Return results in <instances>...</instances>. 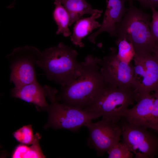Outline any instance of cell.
<instances>
[{
    "instance_id": "12",
    "label": "cell",
    "mask_w": 158,
    "mask_h": 158,
    "mask_svg": "<svg viewBox=\"0 0 158 158\" xmlns=\"http://www.w3.org/2000/svg\"><path fill=\"white\" fill-rule=\"evenodd\" d=\"M139 95L136 104L130 109H127L122 117L131 124L148 128V122L154 98V91Z\"/></svg>"
},
{
    "instance_id": "17",
    "label": "cell",
    "mask_w": 158,
    "mask_h": 158,
    "mask_svg": "<svg viewBox=\"0 0 158 158\" xmlns=\"http://www.w3.org/2000/svg\"><path fill=\"white\" fill-rule=\"evenodd\" d=\"M61 4L59 0H55L53 17L58 26L56 34H62L64 36L68 37L72 35L68 28L69 17L66 10Z\"/></svg>"
},
{
    "instance_id": "7",
    "label": "cell",
    "mask_w": 158,
    "mask_h": 158,
    "mask_svg": "<svg viewBox=\"0 0 158 158\" xmlns=\"http://www.w3.org/2000/svg\"><path fill=\"white\" fill-rule=\"evenodd\" d=\"M122 141L135 158H152L158 153V136L144 127L131 124L126 121L120 125Z\"/></svg>"
},
{
    "instance_id": "9",
    "label": "cell",
    "mask_w": 158,
    "mask_h": 158,
    "mask_svg": "<svg viewBox=\"0 0 158 158\" xmlns=\"http://www.w3.org/2000/svg\"><path fill=\"white\" fill-rule=\"evenodd\" d=\"M84 126L89 132L87 145L95 149L98 156L107 152L121 140L122 130L120 126L109 119L102 118L96 122L90 121Z\"/></svg>"
},
{
    "instance_id": "24",
    "label": "cell",
    "mask_w": 158,
    "mask_h": 158,
    "mask_svg": "<svg viewBox=\"0 0 158 158\" xmlns=\"http://www.w3.org/2000/svg\"><path fill=\"white\" fill-rule=\"evenodd\" d=\"M158 62V42H156L152 53Z\"/></svg>"
},
{
    "instance_id": "4",
    "label": "cell",
    "mask_w": 158,
    "mask_h": 158,
    "mask_svg": "<svg viewBox=\"0 0 158 158\" xmlns=\"http://www.w3.org/2000/svg\"><path fill=\"white\" fill-rule=\"evenodd\" d=\"M129 0V7L121 21L116 26L117 37L131 42L135 52L152 53L156 42L150 31V15L134 6Z\"/></svg>"
},
{
    "instance_id": "11",
    "label": "cell",
    "mask_w": 158,
    "mask_h": 158,
    "mask_svg": "<svg viewBox=\"0 0 158 158\" xmlns=\"http://www.w3.org/2000/svg\"><path fill=\"white\" fill-rule=\"evenodd\" d=\"M107 7L103 20L99 28L88 37L92 43L95 44L96 37L101 33L107 32L111 36L117 37L116 26L122 20L128 9L124 6L126 0H106Z\"/></svg>"
},
{
    "instance_id": "13",
    "label": "cell",
    "mask_w": 158,
    "mask_h": 158,
    "mask_svg": "<svg viewBox=\"0 0 158 158\" xmlns=\"http://www.w3.org/2000/svg\"><path fill=\"white\" fill-rule=\"evenodd\" d=\"M13 97L36 105L39 109L45 110L49 106L46 99V92L37 80L18 87L11 91Z\"/></svg>"
},
{
    "instance_id": "2",
    "label": "cell",
    "mask_w": 158,
    "mask_h": 158,
    "mask_svg": "<svg viewBox=\"0 0 158 158\" xmlns=\"http://www.w3.org/2000/svg\"><path fill=\"white\" fill-rule=\"evenodd\" d=\"M78 55L75 50L61 42L42 51L36 65L43 70L48 80L65 86L81 74L82 64L77 60Z\"/></svg>"
},
{
    "instance_id": "20",
    "label": "cell",
    "mask_w": 158,
    "mask_h": 158,
    "mask_svg": "<svg viewBox=\"0 0 158 158\" xmlns=\"http://www.w3.org/2000/svg\"><path fill=\"white\" fill-rule=\"evenodd\" d=\"M107 152L109 158H132L133 156V153L123 142L115 144Z\"/></svg>"
},
{
    "instance_id": "22",
    "label": "cell",
    "mask_w": 158,
    "mask_h": 158,
    "mask_svg": "<svg viewBox=\"0 0 158 158\" xmlns=\"http://www.w3.org/2000/svg\"><path fill=\"white\" fill-rule=\"evenodd\" d=\"M152 13V20L149 27L151 35L155 42H158V11L154 8H151Z\"/></svg>"
},
{
    "instance_id": "10",
    "label": "cell",
    "mask_w": 158,
    "mask_h": 158,
    "mask_svg": "<svg viewBox=\"0 0 158 158\" xmlns=\"http://www.w3.org/2000/svg\"><path fill=\"white\" fill-rule=\"evenodd\" d=\"M133 85L139 95L158 89V62L152 54L135 52Z\"/></svg>"
},
{
    "instance_id": "8",
    "label": "cell",
    "mask_w": 158,
    "mask_h": 158,
    "mask_svg": "<svg viewBox=\"0 0 158 158\" xmlns=\"http://www.w3.org/2000/svg\"><path fill=\"white\" fill-rule=\"evenodd\" d=\"M99 64L106 85L135 88L133 85L134 66L118 57L116 48H111L109 54L101 59Z\"/></svg>"
},
{
    "instance_id": "5",
    "label": "cell",
    "mask_w": 158,
    "mask_h": 158,
    "mask_svg": "<svg viewBox=\"0 0 158 158\" xmlns=\"http://www.w3.org/2000/svg\"><path fill=\"white\" fill-rule=\"evenodd\" d=\"M44 87L46 97L51 102L45 110L48 114V121L44 126L45 128L51 127L77 132L89 121L100 116L97 113L59 103L56 97L58 91L47 85Z\"/></svg>"
},
{
    "instance_id": "16",
    "label": "cell",
    "mask_w": 158,
    "mask_h": 158,
    "mask_svg": "<svg viewBox=\"0 0 158 158\" xmlns=\"http://www.w3.org/2000/svg\"><path fill=\"white\" fill-rule=\"evenodd\" d=\"M35 139L31 145L20 144L15 148L11 154L13 158H44L45 156L43 153L39 145L41 136L39 133L34 135Z\"/></svg>"
},
{
    "instance_id": "1",
    "label": "cell",
    "mask_w": 158,
    "mask_h": 158,
    "mask_svg": "<svg viewBox=\"0 0 158 158\" xmlns=\"http://www.w3.org/2000/svg\"><path fill=\"white\" fill-rule=\"evenodd\" d=\"M100 60L92 55L86 56L81 62L80 75L70 84L61 86L56 96L58 100L81 109H85L106 85L100 71Z\"/></svg>"
},
{
    "instance_id": "23",
    "label": "cell",
    "mask_w": 158,
    "mask_h": 158,
    "mask_svg": "<svg viewBox=\"0 0 158 158\" xmlns=\"http://www.w3.org/2000/svg\"><path fill=\"white\" fill-rule=\"evenodd\" d=\"M138 1L144 7L147 8H156L158 7V0H135Z\"/></svg>"
},
{
    "instance_id": "18",
    "label": "cell",
    "mask_w": 158,
    "mask_h": 158,
    "mask_svg": "<svg viewBox=\"0 0 158 158\" xmlns=\"http://www.w3.org/2000/svg\"><path fill=\"white\" fill-rule=\"evenodd\" d=\"M117 37L115 43L118 47V56L122 60L130 63L135 53L133 44L123 37L118 36Z\"/></svg>"
},
{
    "instance_id": "14",
    "label": "cell",
    "mask_w": 158,
    "mask_h": 158,
    "mask_svg": "<svg viewBox=\"0 0 158 158\" xmlns=\"http://www.w3.org/2000/svg\"><path fill=\"white\" fill-rule=\"evenodd\" d=\"M102 11L99 10L91 16L80 18L76 22L71 36V40L73 44L80 47L84 46L82 39L94 30L100 27L101 24L96 20L101 16Z\"/></svg>"
},
{
    "instance_id": "3",
    "label": "cell",
    "mask_w": 158,
    "mask_h": 158,
    "mask_svg": "<svg viewBox=\"0 0 158 158\" xmlns=\"http://www.w3.org/2000/svg\"><path fill=\"white\" fill-rule=\"evenodd\" d=\"M139 96L138 91L134 88L105 85L83 110L97 113L102 118L117 123L128 107L138 101Z\"/></svg>"
},
{
    "instance_id": "15",
    "label": "cell",
    "mask_w": 158,
    "mask_h": 158,
    "mask_svg": "<svg viewBox=\"0 0 158 158\" xmlns=\"http://www.w3.org/2000/svg\"><path fill=\"white\" fill-rule=\"evenodd\" d=\"M67 11L69 17V26L86 14L92 15L99 10L93 9L85 0H59Z\"/></svg>"
},
{
    "instance_id": "21",
    "label": "cell",
    "mask_w": 158,
    "mask_h": 158,
    "mask_svg": "<svg viewBox=\"0 0 158 158\" xmlns=\"http://www.w3.org/2000/svg\"><path fill=\"white\" fill-rule=\"evenodd\" d=\"M154 98L147 128L153 129L158 133V89L154 91Z\"/></svg>"
},
{
    "instance_id": "6",
    "label": "cell",
    "mask_w": 158,
    "mask_h": 158,
    "mask_svg": "<svg viewBox=\"0 0 158 158\" xmlns=\"http://www.w3.org/2000/svg\"><path fill=\"white\" fill-rule=\"evenodd\" d=\"M42 54L37 48L25 46L14 48L6 56L10 64V82L19 87L37 80L35 66Z\"/></svg>"
},
{
    "instance_id": "19",
    "label": "cell",
    "mask_w": 158,
    "mask_h": 158,
    "mask_svg": "<svg viewBox=\"0 0 158 158\" xmlns=\"http://www.w3.org/2000/svg\"><path fill=\"white\" fill-rule=\"evenodd\" d=\"M13 135L15 139L20 144L30 145L33 142L35 135L32 125L24 126L15 131Z\"/></svg>"
}]
</instances>
